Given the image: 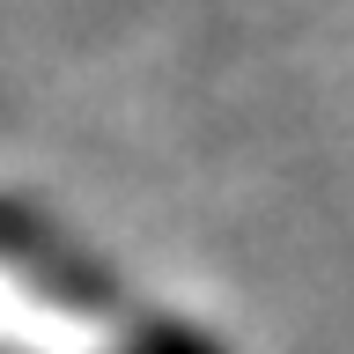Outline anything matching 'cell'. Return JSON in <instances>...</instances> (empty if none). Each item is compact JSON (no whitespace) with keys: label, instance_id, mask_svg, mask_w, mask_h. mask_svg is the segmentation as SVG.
I'll return each mask as SVG.
<instances>
[{"label":"cell","instance_id":"1","mask_svg":"<svg viewBox=\"0 0 354 354\" xmlns=\"http://www.w3.org/2000/svg\"><path fill=\"white\" fill-rule=\"evenodd\" d=\"M0 332H8L22 354H111V332L96 325V317L37 303V295L15 288L8 273H0Z\"/></svg>","mask_w":354,"mask_h":354}]
</instances>
